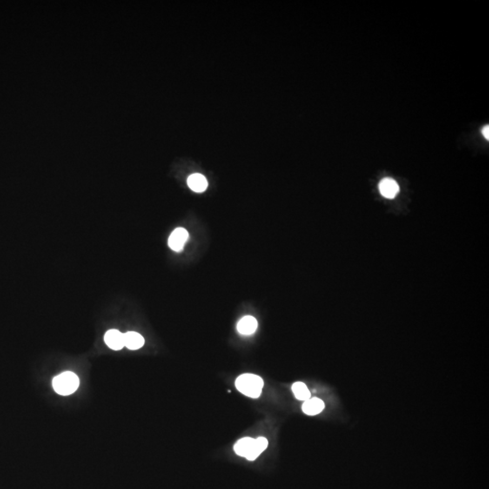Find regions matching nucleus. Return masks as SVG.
Wrapping results in <instances>:
<instances>
[{
  "mask_svg": "<svg viewBox=\"0 0 489 489\" xmlns=\"http://www.w3.org/2000/svg\"><path fill=\"white\" fill-rule=\"evenodd\" d=\"M124 345L130 350H138L144 345V338L138 332L128 331L124 334Z\"/></svg>",
  "mask_w": 489,
  "mask_h": 489,
  "instance_id": "10",
  "label": "nucleus"
},
{
  "mask_svg": "<svg viewBox=\"0 0 489 489\" xmlns=\"http://www.w3.org/2000/svg\"><path fill=\"white\" fill-rule=\"evenodd\" d=\"M104 342L113 350L119 351L124 347V334L118 330H109L104 336Z\"/></svg>",
  "mask_w": 489,
  "mask_h": 489,
  "instance_id": "6",
  "label": "nucleus"
},
{
  "mask_svg": "<svg viewBox=\"0 0 489 489\" xmlns=\"http://www.w3.org/2000/svg\"><path fill=\"white\" fill-rule=\"evenodd\" d=\"M55 391L60 395L66 396L74 393L79 387L78 377L71 371H65L56 376L53 381Z\"/></svg>",
  "mask_w": 489,
  "mask_h": 489,
  "instance_id": "2",
  "label": "nucleus"
},
{
  "mask_svg": "<svg viewBox=\"0 0 489 489\" xmlns=\"http://www.w3.org/2000/svg\"><path fill=\"white\" fill-rule=\"evenodd\" d=\"M237 391L249 398H257L262 393L264 382L259 376L250 373L242 374L236 381Z\"/></svg>",
  "mask_w": 489,
  "mask_h": 489,
  "instance_id": "1",
  "label": "nucleus"
},
{
  "mask_svg": "<svg viewBox=\"0 0 489 489\" xmlns=\"http://www.w3.org/2000/svg\"><path fill=\"white\" fill-rule=\"evenodd\" d=\"M303 411L309 416L319 414L324 409V403L318 398H310L303 404Z\"/></svg>",
  "mask_w": 489,
  "mask_h": 489,
  "instance_id": "8",
  "label": "nucleus"
},
{
  "mask_svg": "<svg viewBox=\"0 0 489 489\" xmlns=\"http://www.w3.org/2000/svg\"><path fill=\"white\" fill-rule=\"evenodd\" d=\"M254 445H255V438H241L236 443V445L234 447V450L238 456L244 457L248 460L253 461L252 455Z\"/></svg>",
  "mask_w": 489,
  "mask_h": 489,
  "instance_id": "4",
  "label": "nucleus"
},
{
  "mask_svg": "<svg viewBox=\"0 0 489 489\" xmlns=\"http://www.w3.org/2000/svg\"><path fill=\"white\" fill-rule=\"evenodd\" d=\"M237 331L241 335L250 336L253 335L257 329V321L255 317L244 316L237 324Z\"/></svg>",
  "mask_w": 489,
  "mask_h": 489,
  "instance_id": "7",
  "label": "nucleus"
},
{
  "mask_svg": "<svg viewBox=\"0 0 489 489\" xmlns=\"http://www.w3.org/2000/svg\"><path fill=\"white\" fill-rule=\"evenodd\" d=\"M482 134H483V135H484V137H485V138L486 139V140H489L488 125H486V126H485L484 127V128H483V130H482Z\"/></svg>",
  "mask_w": 489,
  "mask_h": 489,
  "instance_id": "13",
  "label": "nucleus"
},
{
  "mask_svg": "<svg viewBox=\"0 0 489 489\" xmlns=\"http://www.w3.org/2000/svg\"><path fill=\"white\" fill-rule=\"evenodd\" d=\"M380 193L386 198H394L398 195L399 187L396 181L391 177H385L379 183Z\"/></svg>",
  "mask_w": 489,
  "mask_h": 489,
  "instance_id": "5",
  "label": "nucleus"
},
{
  "mask_svg": "<svg viewBox=\"0 0 489 489\" xmlns=\"http://www.w3.org/2000/svg\"><path fill=\"white\" fill-rule=\"evenodd\" d=\"M268 446H269V440L266 438H264V437L256 438L254 449H253V460H255L256 458H258L260 456V454L266 450Z\"/></svg>",
  "mask_w": 489,
  "mask_h": 489,
  "instance_id": "12",
  "label": "nucleus"
},
{
  "mask_svg": "<svg viewBox=\"0 0 489 489\" xmlns=\"http://www.w3.org/2000/svg\"><path fill=\"white\" fill-rule=\"evenodd\" d=\"M292 391L296 398L299 401L305 402L311 398V392L308 390L307 387L304 383H294L292 386Z\"/></svg>",
  "mask_w": 489,
  "mask_h": 489,
  "instance_id": "11",
  "label": "nucleus"
},
{
  "mask_svg": "<svg viewBox=\"0 0 489 489\" xmlns=\"http://www.w3.org/2000/svg\"><path fill=\"white\" fill-rule=\"evenodd\" d=\"M189 239V232L183 228H177L170 234L169 247L175 252H181Z\"/></svg>",
  "mask_w": 489,
  "mask_h": 489,
  "instance_id": "3",
  "label": "nucleus"
},
{
  "mask_svg": "<svg viewBox=\"0 0 489 489\" xmlns=\"http://www.w3.org/2000/svg\"><path fill=\"white\" fill-rule=\"evenodd\" d=\"M188 186L190 187V190H193L195 192L201 193L207 190L208 188V182L202 174L195 173L190 175L188 177Z\"/></svg>",
  "mask_w": 489,
  "mask_h": 489,
  "instance_id": "9",
  "label": "nucleus"
}]
</instances>
